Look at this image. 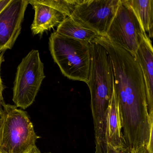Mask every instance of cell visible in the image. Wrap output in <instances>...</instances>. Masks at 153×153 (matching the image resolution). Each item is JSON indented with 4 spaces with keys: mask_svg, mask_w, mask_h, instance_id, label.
I'll return each instance as SVG.
<instances>
[{
    "mask_svg": "<svg viewBox=\"0 0 153 153\" xmlns=\"http://www.w3.org/2000/svg\"><path fill=\"white\" fill-rule=\"evenodd\" d=\"M35 10L33 22L31 27L34 35H42L45 31L59 25L66 17L56 10L41 4L36 0H28Z\"/></svg>",
    "mask_w": 153,
    "mask_h": 153,
    "instance_id": "cell-11",
    "label": "cell"
},
{
    "mask_svg": "<svg viewBox=\"0 0 153 153\" xmlns=\"http://www.w3.org/2000/svg\"><path fill=\"white\" fill-rule=\"evenodd\" d=\"M105 139L106 145L119 148H127L123 138L121 118L114 84L105 116Z\"/></svg>",
    "mask_w": 153,
    "mask_h": 153,
    "instance_id": "cell-9",
    "label": "cell"
},
{
    "mask_svg": "<svg viewBox=\"0 0 153 153\" xmlns=\"http://www.w3.org/2000/svg\"><path fill=\"white\" fill-rule=\"evenodd\" d=\"M90 67L88 85L91 95L94 129L102 131L114 84L113 67L109 53L99 44L89 43Z\"/></svg>",
    "mask_w": 153,
    "mask_h": 153,
    "instance_id": "cell-2",
    "label": "cell"
},
{
    "mask_svg": "<svg viewBox=\"0 0 153 153\" xmlns=\"http://www.w3.org/2000/svg\"><path fill=\"white\" fill-rule=\"evenodd\" d=\"M146 153H147V152H146Z\"/></svg>",
    "mask_w": 153,
    "mask_h": 153,
    "instance_id": "cell-22",
    "label": "cell"
},
{
    "mask_svg": "<svg viewBox=\"0 0 153 153\" xmlns=\"http://www.w3.org/2000/svg\"><path fill=\"white\" fill-rule=\"evenodd\" d=\"M27 153H41V151H40L37 146H35L34 147L33 149H31L29 152Z\"/></svg>",
    "mask_w": 153,
    "mask_h": 153,
    "instance_id": "cell-20",
    "label": "cell"
},
{
    "mask_svg": "<svg viewBox=\"0 0 153 153\" xmlns=\"http://www.w3.org/2000/svg\"><path fill=\"white\" fill-rule=\"evenodd\" d=\"M11 1V0H0V12H1Z\"/></svg>",
    "mask_w": 153,
    "mask_h": 153,
    "instance_id": "cell-17",
    "label": "cell"
},
{
    "mask_svg": "<svg viewBox=\"0 0 153 153\" xmlns=\"http://www.w3.org/2000/svg\"><path fill=\"white\" fill-rule=\"evenodd\" d=\"M137 16L141 27L149 38L153 36V0H122Z\"/></svg>",
    "mask_w": 153,
    "mask_h": 153,
    "instance_id": "cell-12",
    "label": "cell"
},
{
    "mask_svg": "<svg viewBox=\"0 0 153 153\" xmlns=\"http://www.w3.org/2000/svg\"><path fill=\"white\" fill-rule=\"evenodd\" d=\"M40 137L27 112L5 103L0 116V153H27Z\"/></svg>",
    "mask_w": 153,
    "mask_h": 153,
    "instance_id": "cell-4",
    "label": "cell"
},
{
    "mask_svg": "<svg viewBox=\"0 0 153 153\" xmlns=\"http://www.w3.org/2000/svg\"><path fill=\"white\" fill-rule=\"evenodd\" d=\"M92 42L103 46L111 60L125 143L137 146L147 142L153 128V113H149L146 85L139 64L131 53L105 36H99Z\"/></svg>",
    "mask_w": 153,
    "mask_h": 153,
    "instance_id": "cell-1",
    "label": "cell"
},
{
    "mask_svg": "<svg viewBox=\"0 0 153 153\" xmlns=\"http://www.w3.org/2000/svg\"><path fill=\"white\" fill-rule=\"evenodd\" d=\"M106 153H130V150L127 148H114L110 145H107Z\"/></svg>",
    "mask_w": 153,
    "mask_h": 153,
    "instance_id": "cell-15",
    "label": "cell"
},
{
    "mask_svg": "<svg viewBox=\"0 0 153 153\" xmlns=\"http://www.w3.org/2000/svg\"><path fill=\"white\" fill-rule=\"evenodd\" d=\"M4 57H3V53L0 52V95H2L3 91L5 89V86L3 84L2 79H1V65L2 62H4Z\"/></svg>",
    "mask_w": 153,
    "mask_h": 153,
    "instance_id": "cell-16",
    "label": "cell"
},
{
    "mask_svg": "<svg viewBox=\"0 0 153 153\" xmlns=\"http://www.w3.org/2000/svg\"><path fill=\"white\" fill-rule=\"evenodd\" d=\"M130 153H146V148L141 147L130 150Z\"/></svg>",
    "mask_w": 153,
    "mask_h": 153,
    "instance_id": "cell-18",
    "label": "cell"
},
{
    "mask_svg": "<svg viewBox=\"0 0 153 153\" xmlns=\"http://www.w3.org/2000/svg\"><path fill=\"white\" fill-rule=\"evenodd\" d=\"M145 33L133 10L120 0L105 37L135 56Z\"/></svg>",
    "mask_w": 153,
    "mask_h": 153,
    "instance_id": "cell-6",
    "label": "cell"
},
{
    "mask_svg": "<svg viewBox=\"0 0 153 153\" xmlns=\"http://www.w3.org/2000/svg\"><path fill=\"white\" fill-rule=\"evenodd\" d=\"M45 77L39 51L32 50L22 59L16 73L12 100L18 108L25 110L33 104Z\"/></svg>",
    "mask_w": 153,
    "mask_h": 153,
    "instance_id": "cell-5",
    "label": "cell"
},
{
    "mask_svg": "<svg viewBox=\"0 0 153 153\" xmlns=\"http://www.w3.org/2000/svg\"><path fill=\"white\" fill-rule=\"evenodd\" d=\"M120 0H82L70 17L76 23L105 36Z\"/></svg>",
    "mask_w": 153,
    "mask_h": 153,
    "instance_id": "cell-7",
    "label": "cell"
},
{
    "mask_svg": "<svg viewBox=\"0 0 153 153\" xmlns=\"http://www.w3.org/2000/svg\"><path fill=\"white\" fill-rule=\"evenodd\" d=\"M49 48L63 76L87 84L91 62L89 43L63 36L55 31L49 38Z\"/></svg>",
    "mask_w": 153,
    "mask_h": 153,
    "instance_id": "cell-3",
    "label": "cell"
},
{
    "mask_svg": "<svg viewBox=\"0 0 153 153\" xmlns=\"http://www.w3.org/2000/svg\"></svg>",
    "mask_w": 153,
    "mask_h": 153,
    "instance_id": "cell-21",
    "label": "cell"
},
{
    "mask_svg": "<svg viewBox=\"0 0 153 153\" xmlns=\"http://www.w3.org/2000/svg\"><path fill=\"white\" fill-rule=\"evenodd\" d=\"M28 0H11L0 12V52L14 46L21 33Z\"/></svg>",
    "mask_w": 153,
    "mask_h": 153,
    "instance_id": "cell-8",
    "label": "cell"
},
{
    "mask_svg": "<svg viewBox=\"0 0 153 153\" xmlns=\"http://www.w3.org/2000/svg\"><path fill=\"white\" fill-rule=\"evenodd\" d=\"M5 103H6L5 102V101H4L3 96L0 95V116L1 115L2 111H3V105Z\"/></svg>",
    "mask_w": 153,
    "mask_h": 153,
    "instance_id": "cell-19",
    "label": "cell"
},
{
    "mask_svg": "<svg viewBox=\"0 0 153 153\" xmlns=\"http://www.w3.org/2000/svg\"><path fill=\"white\" fill-rule=\"evenodd\" d=\"M56 32L63 36L89 43L101 36L96 32L76 23L70 17H67L58 26Z\"/></svg>",
    "mask_w": 153,
    "mask_h": 153,
    "instance_id": "cell-13",
    "label": "cell"
},
{
    "mask_svg": "<svg viewBox=\"0 0 153 153\" xmlns=\"http://www.w3.org/2000/svg\"><path fill=\"white\" fill-rule=\"evenodd\" d=\"M37 2L51 7L65 16L70 17L82 0H36Z\"/></svg>",
    "mask_w": 153,
    "mask_h": 153,
    "instance_id": "cell-14",
    "label": "cell"
},
{
    "mask_svg": "<svg viewBox=\"0 0 153 153\" xmlns=\"http://www.w3.org/2000/svg\"><path fill=\"white\" fill-rule=\"evenodd\" d=\"M134 57L143 73L150 114L153 112V50L152 42L147 35L144 36Z\"/></svg>",
    "mask_w": 153,
    "mask_h": 153,
    "instance_id": "cell-10",
    "label": "cell"
}]
</instances>
